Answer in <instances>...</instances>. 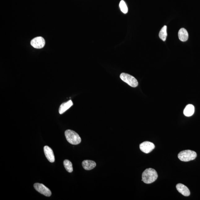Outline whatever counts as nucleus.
Listing matches in <instances>:
<instances>
[{"instance_id": "f257e3e1", "label": "nucleus", "mask_w": 200, "mask_h": 200, "mask_svg": "<svg viewBox=\"0 0 200 200\" xmlns=\"http://www.w3.org/2000/svg\"><path fill=\"white\" fill-rule=\"evenodd\" d=\"M157 172L152 168L147 169L142 174V180L145 184H150L154 182L158 178Z\"/></svg>"}, {"instance_id": "f03ea898", "label": "nucleus", "mask_w": 200, "mask_h": 200, "mask_svg": "<svg viewBox=\"0 0 200 200\" xmlns=\"http://www.w3.org/2000/svg\"><path fill=\"white\" fill-rule=\"evenodd\" d=\"M65 134L67 140L71 144L77 145L81 142V139L80 136L76 132L71 130H67Z\"/></svg>"}, {"instance_id": "7ed1b4c3", "label": "nucleus", "mask_w": 200, "mask_h": 200, "mask_svg": "<svg viewBox=\"0 0 200 200\" xmlns=\"http://www.w3.org/2000/svg\"><path fill=\"white\" fill-rule=\"evenodd\" d=\"M197 154L194 151L187 150L180 152L178 154V157L181 161L188 162L195 159Z\"/></svg>"}, {"instance_id": "20e7f679", "label": "nucleus", "mask_w": 200, "mask_h": 200, "mask_svg": "<svg viewBox=\"0 0 200 200\" xmlns=\"http://www.w3.org/2000/svg\"><path fill=\"white\" fill-rule=\"evenodd\" d=\"M120 77L121 80L132 87H136L138 85V81L135 77L128 73H122Z\"/></svg>"}, {"instance_id": "39448f33", "label": "nucleus", "mask_w": 200, "mask_h": 200, "mask_svg": "<svg viewBox=\"0 0 200 200\" xmlns=\"http://www.w3.org/2000/svg\"><path fill=\"white\" fill-rule=\"evenodd\" d=\"M34 187L39 193L46 197H50L52 195L50 190L43 184L35 183L34 184Z\"/></svg>"}, {"instance_id": "423d86ee", "label": "nucleus", "mask_w": 200, "mask_h": 200, "mask_svg": "<svg viewBox=\"0 0 200 200\" xmlns=\"http://www.w3.org/2000/svg\"><path fill=\"white\" fill-rule=\"evenodd\" d=\"M141 150L145 154L150 153L154 148V145L153 143L148 141H145L140 145Z\"/></svg>"}, {"instance_id": "0eeeda50", "label": "nucleus", "mask_w": 200, "mask_h": 200, "mask_svg": "<svg viewBox=\"0 0 200 200\" xmlns=\"http://www.w3.org/2000/svg\"><path fill=\"white\" fill-rule=\"evenodd\" d=\"M31 44L35 48L41 49L45 46V41L43 37H37L31 41Z\"/></svg>"}, {"instance_id": "6e6552de", "label": "nucleus", "mask_w": 200, "mask_h": 200, "mask_svg": "<svg viewBox=\"0 0 200 200\" xmlns=\"http://www.w3.org/2000/svg\"><path fill=\"white\" fill-rule=\"evenodd\" d=\"M44 152L47 159L51 163L54 162L55 158L52 149L48 146H46L44 147Z\"/></svg>"}, {"instance_id": "1a4fd4ad", "label": "nucleus", "mask_w": 200, "mask_h": 200, "mask_svg": "<svg viewBox=\"0 0 200 200\" xmlns=\"http://www.w3.org/2000/svg\"><path fill=\"white\" fill-rule=\"evenodd\" d=\"M176 188L178 191L185 197H188L190 195L189 190L187 187L185 186V185L179 184L176 185Z\"/></svg>"}, {"instance_id": "9d476101", "label": "nucleus", "mask_w": 200, "mask_h": 200, "mask_svg": "<svg viewBox=\"0 0 200 200\" xmlns=\"http://www.w3.org/2000/svg\"><path fill=\"white\" fill-rule=\"evenodd\" d=\"M73 103L71 100L62 103L59 107V114H62L72 106Z\"/></svg>"}, {"instance_id": "9b49d317", "label": "nucleus", "mask_w": 200, "mask_h": 200, "mask_svg": "<svg viewBox=\"0 0 200 200\" xmlns=\"http://www.w3.org/2000/svg\"><path fill=\"white\" fill-rule=\"evenodd\" d=\"M83 167L86 170H90L93 169L96 166L95 162L91 160H84L82 163Z\"/></svg>"}, {"instance_id": "f8f14e48", "label": "nucleus", "mask_w": 200, "mask_h": 200, "mask_svg": "<svg viewBox=\"0 0 200 200\" xmlns=\"http://www.w3.org/2000/svg\"><path fill=\"white\" fill-rule=\"evenodd\" d=\"M178 37L180 41H186L188 40L189 37L188 31L184 28H181L178 32Z\"/></svg>"}, {"instance_id": "ddd939ff", "label": "nucleus", "mask_w": 200, "mask_h": 200, "mask_svg": "<svg viewBox=\"0 0 200 200\" xmlns=\"http://www.w3.org/2000/svg\"><path fill=\"white\" fill-rule=\"evenodd\" d=\"M195 112V107L192 105L189 104L186 106L184 111L185 116L187 117L191 116Z\"/></svg>"}, {"instance_id": "4468645a", "label": "nucleus", "mask_w": 200, "mask_h": 200, "mask_svg": "<svg viewBox=\"0 0 200 200\" xmlns=\"http://www.w3.org/2000/svg\"><path fill=\"white\" fill-rule=\"evenodd\" d=\"M167 37V26L165 25L162 28L159 33V38L163 41H165Z\"/></svg>"}, {"instance_id": "2eb2a0df", "label": "nucleus", "mask_w": 200, "mask_h": 200, "mask_svg": "<svg viewBox=\"0 0 200 200\" xmlns=\"http://www.w3.org/2000/svg\"><path fill=\"white\" fill-rule=\"evenodd\" d=\"M63 165L66 170L68 172L71 173L73 171L72 164L68 160H65L63 162Z\"/></svg>"}, {"instance_id": "dca6fc26", "label": "nucleus", "mask_w": 200, "mask_h": 200, "mask_svg": "<svg viewBox=\"0 0 200 200\" xmlns=\"http://www.w3.org/2000/svg\"><path fill=\"white\" fill-rule=\"evenodd\" d=\"M120 10L124 14L128 12V8L126 4L124 1H121L120 3Z\"/></svg>"}]
</instances>
